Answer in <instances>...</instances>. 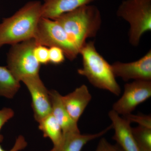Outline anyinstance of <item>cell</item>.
I'll return each instance as SVG.
<instances>
[{
    "mask_svg": "<svg viewBox=\"0 0 151 151\" xmlns=\"http://www.w3.org/2000/svg\"><path fill=\"white\" fill-rule=\"evenodd\" d=\"M122 117L129 121L131 123L134 122L139 124V126L151 129L150 115H146L142 114L134 115L131 113L129 115L123 116Z\"/></svg>",
    "mask_w": 151,
    "mask_h": 151,
    "instance_id": "cell-18",
    "label": "cell"
},
{
    "mask_svg": "<svg viewBox=\"0 0 151 151\" xmlns=\"http://www.w3.org/2000/svg\"><path fill=\"white\" fill-rule=\"evenodd\" d=\"M116 77L124 81H151V50L138 60L132 62L116 61L111 64Z\"/></svg>",
    "mask_w": 151,
    "mask_h": 151,
    "instance_id": "cell-9",
    "label": "cell"
},
{
    "mask_svg": "<svg viewBox=\"0 0 151 151\" xmlns=\"http://www.w3.org/2000/svg\"><path fill=\"white\" fill-rule=\"evenodd\" d=\"M80 51L88 38L96 37L102 24L97 7L89 4L65 13L55 19Z\"/></svg>",
    "mask_w": 151,
    "mask_h": 151,
    "instance_id": "cell-2",
    "label": "cell"
},
{
    "mask_svg": "<svg viewBox=\"0 0 151 151\" xmlns=\"http://www.w3.org/2000/svg\"><path fill=\"white\" fill-rule=\"evenodd\" d=\"M151 97V81L135 80L125 84L124 93L112 110L120 116L129 115Z\"/></svg>",
    "mask_w": 151,
    "mask_h": 151,
    "instance_id": "cell-7",
    "label": "cell"
},
{
    "mask_svg": "<svg viewBox=\"0 0 151 151\" xmlns=\"http://www.w3.org/2000/svg\"><path fill=\"white\" fill-rule=\"evenodd\" d=\"M65 58L64 52L59 47H52L49 48V63L59 65L65 61Z\"/></svg>",
    "mask_w": 151,
    "mask_h": 151,
    "instance_id": "cell-19",
    "label": "cell"
},
{
    "mask_svg": "<svg viewBox=\"0 0 151 151\" xmlns=\"http://www.w3.org/2000/svg\"><path fill=\"white\" fill-rule=\"evenodd\" d=\"M132 132L139 151H151V129L138 126Z\"/></svg>",
    "mask_w": 151,
    "mask_h": 151,
    "instance_id": "cell-17",
    "label": "cell"
},
{
    "mask_svg": "<svg viewBox=\"0 0 151 151\" xmlns=\"http://www.w3.org/2000/svg\"><path fill=\"white\" fill-rule=\"evenodd\" d=\"M116 14L129 24L130 43L138 46L143 35L151 30V0H124Z\"/></svg>",
    "mask_w": 151,
    "mask_h": 151,
    "instance_id": "cell-4",
    "label": "cell"
},
{
    "mask_svg": "<svg viewBox=\"0 0 151 151\" xmlns=\"http://www.w3.org/2000/svg\"><path fill=\"white\" fill-rule=\"evenodd\" d=\"M79 54L82 58V67L77 70L78 74L86 77L94 87L119 96L122 91L111 65L97 51L94 42H86Z\"/></svg>",
    "mask_w": 151,
    "mask_h": 151,
    "instance_id": "cell-3",
    "label": "cell"
},
{
    "mask_svg": "<svg viewBox=\"0 0 151 151\" xmlns=\"http://www.w3.org/2000/svg\"><path fill=\"white\" fill-rule=\"evenodd\" d=\"M37 45L35 40L31 39L12 45L9 50L6 67L19 82L25 78L39 75L40 64L34 54Z\"/></svg>",
    "mask_w": 151,
    "mask_h": 151,
    "instance_id": "cell-5",
    "label": "cell"
},
{
    "mask_svg": "<svg viewBox=\"0 0 151 151\" xmlns=\"http://www.w3.org/2000/svg\"><path fill=\"white\" fill-rule=\"evenodd\" d=\"M92 98L88 87L85 84L77 87L69 94L61 95V100L66 111L71 119L77 123Z\"/></svg>",
    "mask_w": 151,
    "mask_h": 151,
    "instance_id": "cell-11",
    "label": "cell"
},
{
    "mask_svg": "<svg viewBox=\"0 0 151 151\" xmlns=\"http://www.w3.org/2000/svg\"><path fill=\"white\" fill-rule=\"evenodd\" d=\"M33 39L37 45L61 49L65 58L71 61L76 59L80 52L62 27L55 20L41 17L38 22Z\"/></svg>",
    "mask_w": 151,
    "mask_h": 151,
    "instance_id": "cell-6",
    "label": "cell"
},
{
    "mask_svg": "<svg viewBox=\"0 0 151 151\" xmlns=\"http://www.w3.org/2000/svg\"><path fill=\"white\" fill-rule=\"evenodd\" d=\"M28 143L24 137L22 135H19L11 150H6L0 145V151H20L25 149Z\"/></svg>",
    "mask_w": 151,
    "mask_h": 151,
    "instance_id": "cell-23",
    "label": "cell"
},
{
    "mask_svg": "<svg viewBox=\"0 0 151 151\" xmlns=\"http://www.w3.org/2000/svg\"><path fill=\"white\" fill-rule=\"evenodd\" d=\"M112 129L110 125L100 132L93 134H82L80 132H70L63 134L62 140L57 151H81L84 146L90 141L102 137Z\"/></svg>",
    "mask_w": 151,
    "mask_h": 151,
    "instance_id": "cell-14",
    "label": "cell"
},
{
    "mask_svg": "<svg viewBox=\"0 0 151 151\" xmlns=\"http://www.w3.org/2000/svg\"><path fill=\"white\" fill-rule=\"evenodd\" d=\"M42 4L39 1H30L12 16L4 19L0 23V48L33 39L42 17Z\"/></svg>",
    "mask_w": 151,
    "mask_h": 151,
    "instance_id": "cell-1",
    "label": "cell"
},
{
    "mask_svg": "<svg viewBox=\"0 0 151 151\" xmlns=\"http://www.w3.org/2000/svg\"><path fill=\"white\" fill-rule=\"evenodd\" d=\"M39 129L42 132L44 137L48 138L52 142L53 147H59L62 140V129L52 114H50L38 122Z\"/></svg>",
    "mask_w": 151,
    "mask_h": 151,
    "instance_id": "cell-15",
    "label": "cell"
},
{
    "mask_svg": "<svg viewBox=\"0 0 151 151\" xmlns=\"http://www.w3.org/2000/svg\"><path fill=\"white\" fill-rule=\"evenodd\" d=\"M95 151H124L116 144L113 145L108 142L105 138L100 139Z\"/></svg>",
    "mask_w": 151,
    "mask_h": 151,
    "instance_id": "cell-22",
    "label": "cell"
},
{
    "mask_svg": "<svg viewBox=\"0 0 151 151\" xmlns=\"http://www.w3.org/2000/svg\"><path fill=\"white\" fill-rule=\"evenodd\" d=\"M20 83L6 66H0V97L13 98L20 88Z\"/></svg>",
    "mask_w": 151,
    "mask_h": 151,
    "instance_id": "cell-16",
    "label": "cell"
},
{
    "mask_svg": "<svg viewBox=\"0 0 151 151\" xmlns=\"http://www.w3.org/2000/svg\"><path fill=\"white\" fill-rule=\"evenodd\" d=\"M34 54L40 64L46 65L49 63V48L47 47L37 45L34 50Z\"/></svg>",
    "mask_w": 151,
    "mask_h": 151,
    "instance_id": "cell-20",
    "label": "cell"
},
{
    "mask_svg": "<svg viewBox=\"0 0 151 151\" xmlns=\"http://www.w3.org/2000/svg\"><path fill=\"white\" fill-rule=\"evenodd\" d=\"M22 82L26 86L29 92L34 117L38 123L52 113L49 91L45 86L39 75L25 78Z\"/></svg>",
    "mask_w": 151,
    "mask_h": 151,
    "instance_id": "cell-8",
    "label": "cell"
},
{
    "mask_svg": "<svg viewBox=\"0 0 151 151\" xmlns=\"http://www.w3.org/2000/svg\"><path fill=\"white\" fill-rule=\"evenodd\" d=\"M14 116V112L12 108L4 107L0 109V144L3 142L4 137L1 134L2 128L6 123L13 118Z\"/></svg>",
    "mask_w": 151,
    "mask_h": 151,
    "instance_id": "cell-21",
    "label": "cell"
},
{
    "mask_svg": "<svg viewBox=\"0 0 151 151\" xmlns=\"http://www.w3.org/2000/svg\"><path fill=\"white\" fill-rule=\"evenodd\" d=\"M51 101L52 114L62 129L63 134L80 132L78 123L71 119L64 107L61 100V95L55 90L49 91Z\"/></svg>",
    "mask_w": 151,
    "mask_h": 151,
    "instance_id": "cell-13",
    "label": "cell"
},
{
    "mask_svg": "<svg viewBox=\"0 0 151 151\" xmlns=\"http://www.w3.org/2000/svg\"><path fill=\"white\" fill-rule=\"evenodd\" d=\"M108 116L114 130L113 139L124 151H139L132 133L131 122L113 110L109 111Z\"/></svg>",
    "mask_w": 151,
    "mask_h": 151,
    "instance_id": "cell-10",
    "label": "cell"
},
{
    "mask_svg": "<svg viewBox=\"0 0 151 151\" xmlns=\"http://www.w3.org/2000/svg\"><path fill=\"white\" fill-rule=\"evenodd\" d=\"M57 151L56 149L55 148L53 147L52 149L51 150H50L49 151Z\"/></svg>",
    "mask_w": 151,
    "mask_h": 151,
    "instance_id": "cell-24",
    "label": "cell"
},
{
    "mask_svg": "<svg viewBox=\"0 0 151 151\" xmlns=\"http://www.w3.org/2000/svg\"><path fill=\"white\" fill-rule=\"evenodd\" d=\"M97 0H44L41 17L50 19L80 7L90 4Z\"/></svg>",
    "mask_w": 151,
    "mask_h": 151,
    "instance_id": "cell-12",
    "label": "cell"
}]
</instances>
